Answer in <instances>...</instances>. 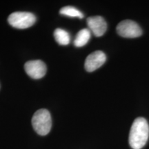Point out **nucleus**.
Returning <instances> with one entry per match:
<instances>
[{"label": "nucleus", "instance_id": "obj_1", "mask_svg": "<svg viewBox=\"0 0 149 149\" xmlns=\"http://www.w3.org/2000/svg\"><path fill=\"white\" fill-rule=\"evenodd\" d=\"M149 137V126L146 119L137 117L130 128L129 144L133 149H141L146 145Z\"/></svg>", "mask_w": 149, "mask_h": 149}, {"label": "nucleus", "instance_id": "obj_2", "mask_svg": "<svg viewBox=\"0 0 149 149\" xmlns=\"http://www.w3.org/2000/svg\"><path fill=\"white\" fill-rule=\"evenodd\" d=\"M33 127L37 134L46 135L52 127V120L49 111L46 109H40L35 113L32 118Z\"/></svg>", "mask_w": 149, "mask_h": 149}, {"label": "nucleus", "instance_id": "obj_3", "mask_svg": "<svg viewBox=\"0 0 149 149\" xmlns=\"http://www.w3.org/2000/svg\"><path fill=\"white\" fill-rule=\"evenodd\" d=\"M8 22L15 29H25L32 26L35 23L36 17L29 12H15L9 15Z\"/></svg>", "mask_w": 149, "mask_h": 149}, {"label": "nucleus", "instance_id": "obj_4", "mask_svg": "<svg viewBox=\"0 0 149 149\" xmlns=\"http://www.w3.org/2000/svg\"><path fill=\"white\" fill-rule=\"evenodd\" d=\"M117 32L121 37L125 38H135L141 36L142 30L136 22L132 20L126 19L118 24Z\"/></svg>", "mask_w": 149, "mask_h": 149}, {"label": "nucleus", "instance_id": "obj_5", "mask_svg": "<svg viewBox=\"0 0 149 149\" xmlns=\"http://www.w3.org/2000/svg\"><path fill=\"white\" fill-rule=\"evenodd\" d=\"M24 69L29 77L34 79H41L46 73V66L41 60L29 61L24 65Z\"/></svg>", "mask_w": 149, "mask_h": 149}, {"label": "nucleus", "instance_id": "obj_6", "mask_svg": "<svg viewBox=\"0 0 149 149\" xmlns=\"http://www.w3.org/2000/svg\"><path fill=\"white\" fill-rule=\"evenodd\" d=\"M107 60L105 53L101 51H95L86 57L85 61V69L88 72H93L101 67Z\"/></svg>", "mask_w": 149, "mask_h": 149}, {"label": "nucleus", "instance_id": "obj_7", "mask_svg": "<svg viewBox=\"0 0 149 149\" xmlns=\"http://www.w3.org/2000/svg\"><path fill=\"white\" fill-rule=\"evenodd\" d=\"M87 24L89 29L96 37L102 36L107 30V22L101 16L90 17L87 19Z\"/></svg>", "mask_w": 149, "mask_h": 149}, {"label": "nucleus", "instance_id": "obj_8", "mask_svg": "<svg viewBox=\"0 0 149 149\" xmlns=\"http://www.w3.org/2000/svg\"><path fill=\"white\" fill-rule=\"evenodd\" d=\"M91 38L90 30L84 29L79 31L74 41V45L76 47H82L88 43Z\"/></svg>", "mask_w": 149, "mask_h": 149}, {"label": "nucleus", "instance_id": "obj_9", "mask_svg": "<svg viewBox=\"0 0 149 149\" xmlns=\"http://www.w3.org/2000/svg\"><path fill=\"white\" fill-rule=\"evenodd\" d=\"M54 37H55L56 42L60 45L66 46L70 43V35L65 30L57 29L54 32Z\"/></svg>", "mask_w": 149, "mask_h": 149}, {"label": "nucleus", "instance_id": "obj_10", "mask_svg": "<svg viewBox=\"0 0 149 149\" xmlns=\"http://www.w3.org/2000/svg\"><path fill=\"white\" fill-rule=\"evenodd\" d=\"M60 14L63 15H66L70 17H79L82 19L84 17V15L79 10L72 6H65L61 8L59 11Z\"/></svg>", "mask_w": 149, "mask_h": 149}]
</instances>
